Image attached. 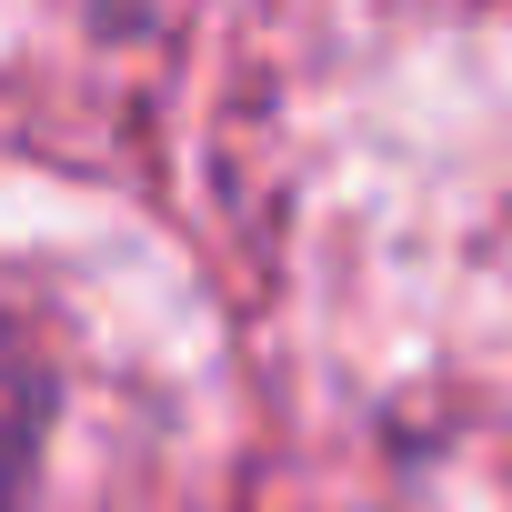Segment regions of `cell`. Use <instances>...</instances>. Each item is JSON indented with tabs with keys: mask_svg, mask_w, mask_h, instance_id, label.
Masks as SVG:
<instances>
[{
	"mask_svg": "<svg viewBox=\"0 0 512 512\" xmlns=\"http://www.w3.org/2000/svg\"><path fill=\"white\" fill-rule=\"evenodd\" d=\"M41 412H51L41 352H31L21 312L0 302V512H11V502H21V482H31V452H41Z\"/></svg>",
	"mask_w": 512,
	"mask_h": 512,
	"instance_id": "1",
	"label": "cell"
}]
</instances>
